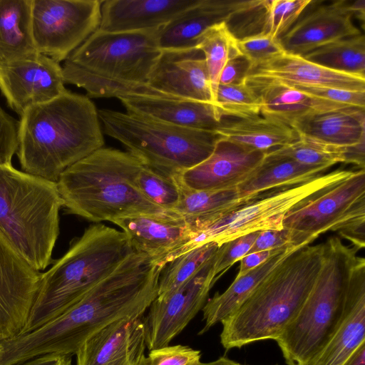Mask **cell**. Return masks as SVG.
Here are the masks:
<instances>
[{
    "label": "cell",
    "mask_w": 365,
    "mask_h": 365,
    "mask_svg": "<svg viewBox=\"0 0 365 365\" xmlns=\"http://www.w3.org/2000/svg\"><path fill=\"white\" fill-rule=\"evenodd\" d=\"M164 266L133 252L62 314L0 341V362L14 365L47 354H76L96 332L125 317H141L158 296Z\"/></svg>",
    "instance_id": "obj_1"
},
{
    "label": "cell",
    "mask_w": 365,
    "mask_h": 365,
    "mask_svg": "<svg viewBox=\"0 0 365 365\" xmlns=\"http://www.w3.org/2000/svg\"><path fill=\"white\" fill-rule=\"evenodd\" d=\"M103 145L95 104L68 91L20 116L16 154L24 172L56 182L66 168Z\"/></svg>",
    "instance_id": "obj_2"
},
{
    "label": "cell",
    "mask_w": 365,
    "mask_h": 365,
    "mask_svg": "<svg viewBox=\"0 0 365 365\" xmlns=\"http://www.w3.org/2000/svg\"><path fill=\"white\" fill-rule=\"evenodd\" d=\"M324 243L302 247L287 255L250 296L221 322L226 350L265 339L276 340L296 317L321 267Z\"/></svg>",
    "instance_id": "obj_3"
},
{
    "label": "cell",
    "mask_w": 365,
    "mask_h": 365,
    "mask_svg": "<svg viewBox=\"0 0 365 365\" xmlns=\"http://www.w3.org/2000/svg\"><path fill=\"white\" fill-rule=\"evenodd\" d=\"M143 163L131 153L101 148L66 168L56 182L68 212L95 223L168 212L138 189Z\"/></svg>",
    "instance_id": "obj_4"
},
{
    "label": "cell",
    "mask_w": 365,
    "mask_h": 365,
    "mask_svg": "<svg viewBox=\"0 0 365 365\" xmlns=\"http://www.w3.org/2000/svg\"><path fill=\"white\" fill-rule=\"evenodd\" d=\"M161 53L158 29H98L64 61L63 80L83 88L88 97H140Z\"/></svg>",
    "instance_id": "obj_5"
},
{
    "label": "cell",
    "mask_w": 365,
    "mask_h": 365,
    "mask_svg": "<svg viewBox=\"0 0 365 365\" xmlns=\"http://www.w3.org/2000/svg\"><path fill=\"white\" fill-rule=\"evenodd\" d=\"M133 252L123 231L101 223L89 226L63 256L41 274L37 294L20 334L62 314Z\"/></svg>",
    "instance_id": "obj_6"
},
{
    "label": "cell",
    "mask_w": 365,
    "mask_h": 365,
    "mask_svg": "<svg viewBox=\"0 0 365 365\" xmlns=\"http://www.w3.org/2000/svg\"><path fill=\"white\" fill-rule=\"evenodd\" d=\"M57 183L0 163V235L35 269H45L59 235Z\"/></svg>",
    "instance_id": "obj_7"
},
{
    "label": "cell",
    "mask_w": 365,
    "mask_h": 365,
    "mask_svg": "<svg viewBox=\"0 0 365 365\" xmlns=\"http://www.w3.org/2000/svg\"><path fill=\"white\" fill-rule=\"evenodd\" d=\"M324 243L320 269L296 317L275 340L287 365H304L326 346L341 322L352 268L360 250L336 236Z\"/></svg>",
    "instance_id": "obj_8"
},
{
    "label": "cell",
    "mask_w": 365,
    "mask_h": 365,
    "mask_svg": "<svg viewBox=\"0 0 365 365\" xmlns=\"http://www.w3.org/2000/svg\"><path fill=\"white\" fill-rule=\"evenodd\" d=\"M104 133L118 140L144 165L175 177L206 160L222 138L110 109L98 110Z\"/></svg>",
    "instance_id": "obj_9"
},
{
    "label": "cell",
    "mask_w": 365,
    "mask_h": 365,
    "mask_svg": "<svg viewBox=\"0 0 365 365\" xmlns=\"http://www.w3.org/2000/svg\"><path fill=\"white\" fill-rule=\"evenodd\" d=\"M353 172L339 169L303 183L272 189L242 200L235 207L197 230L192 240L178 249L170 260L209 242H215L220 246L252 232L282 230L284 215L295 205L346 178Z\"/></svg>",
    "instance_id": "obj_10"
},
{
    "label": "cell",
    "mask_w": 365,
    "mask_h": 365,
    "mask_svg": "<svg viewBox=\"0 0 365 365\" xmlns=\"http://www.w3.org/2000/svg\"><path fill=\"white\" fill-rule=\"evenodd\" d=\"M282 225L304 246L328 231L344 237L365 228L364 169L299 202L284 215Z\"/></svg>",
    "instance_id": "obj_11"
},
{
    "label": "cell",
    "mask_w": 365,
    "mask_h": 365,
    "mask_svg": "<svg viewBox=\"0 0 365 365\" xmlns=\"http://www.w3.org/2000/svg\"><path fill=\"white\" fill-rule=\"evenodd\" d=\"M100 0H31L32 36L36 51L60 63L96 31Z\"/></svg>",
    "instance_id": "obj_12"
},
{
    "label": "cell",
    "mask_w": 365,
    "mask_h": 365,
    "mask_svg": "<svg viewBox=\"0 0 365 365\" xmlns=\"http://www.w3.org/2000/svg\"><path fill=\"white\" fill-rule=\"evenodd\" d=\"M215 255L183 284L153 301L144 317L146 347L150 351L168 346L202 309L215 283L212 274Z\"/></svg>",
    "instance_id": "obj_13"
},
{
    "label": "cell",
    "mask_w": 365,
    "mask_h": 365,
    "mask_svg": "<svg viewBox=\"0 0 365 365\" xmlns=\"http://www.w3.org/2000/svg\"><path fill=\"white\" fill-rule=\"evenodd\" d=\"M64 84L60 63L39 53L0 65V91L19 116L66 93Z\"/></svg>",
    "instance_id": "obj_14"
},
{
    "label": "cell",
    "mask_w": 365,
    "mask_h": 365,
    "mask_svg": "<svg viewBox=\"0 0 365 365\" xmlns=\"http://www.w3.org/2000/svg\"><path fill=\"white\" fill-rule=\"evenodd\" d=\"M146 86L147 98L190 100L215 105L205 56L197 48L162 51Z\"/></svg>",
    "instance_id": "obj_15"
},
{
    "label": "cell",
    "mask_w": 365,
    "mask_h": 365,
    "mask_svg": "<svg viewBox=\"0 0 365 365\" xmlns=\"http://www.w3.org/2000/svg\"><path fill=\"white\" fill-rule=\"evenodd\" d=\"M41 274L0 235V340L22 331L37 294Z\"/></svg>",
    "instance_id": "obj_16"
},
{
    "label": "cell",
    "mask_w": 365,
    "mask_h": 365,
    "mask_svg": "<svg viewBox=\"0 0 365 365\" xmlns=\"http://www.w3.org/2000/svg\"><path fill=\"white\" fill-rule=\"evenodd\" d=\"M265 155L264 151L221 138L206 160L175 178L181 187L190 190L237 189L258 168Z\"/></svg>",
    "instance_id": "obj_17"
},
{
    "label": "cell",
    "mask_w": 365,
    "mask_h": 365,
    "mask_svg": "<svg viewBox=\"0 0 365 365\" xmlns=\"http://www.w3.org/2000/svg\"><path fill=\"white\" fill-rule=\"evenodd\" d=\"M349 1H311L279 41L285 53L304 56L329 43L361 34L354 24Z\"/></svg>",
    "instance_id": "obj_18"
},
{
    "label": "cell",
    "mask_w": 365,
    "mask_h": 365,
    "mask_svg": "<svg viewBox=\"0 0 365 365\" xmlns=\"http://www.w3.org/2000/svg\"><path fill=\"white\" fill-rule=\"evenodd\" d=\"M144 317H125L88 338L76 353V365H143Z\"/></svg>",
    "instance_id": "obj_19"
},
{
    "label": "cell",
    "mask_w": 365,
    "mask_h": 365,
    "mask_svg": "<svg viewBox=\"0 0 365 365\" xmlns=\"http://www.w3.org/2000/svg\"><path fill=\"white\" fill-rule=\"evenodd\" d=\"M130 240L134 250L163 265L192 237L190 224L176 213L135 215L114 220Z\"/></svg>",
    "instance_id": "obj_20"
},
{
    "label": "cell",
    "mask_w": 365,
    "mask_h": 365,
    "mask_svg": "<svg viewBox=\"0 0 365 365\" xmlns=\"http://www.w3.org/2000/svg\"><path fill=\"white\" fill-rule=\"evenodd\" d=\"M363 342H365V259L357 256L339 325L320 352L304 365H341Z\"/></svg>",
    "instance_id": "obj_21"
},
{
    "label": "cell",
    "mask_w": 365,
    "mask_h": 365,
    "mask_svg": "<svg viewBox=\"0 0 365 365\" xmlns=\"http://www.w3.org/2000/svg\"><path fill=\"white\" fill-rule=\"evenodd\" d=\"M199 0H107L98 30L119 33L159 29Z\"/></svg>",
    "instance_id": "obj_22"
},
{
    "label": "cell",
    "mask_w": 365,
    "mask_h": 365,
    "mask_svg": "<svg viewBox=\"0 0 365 365\" xmlns=\"http://www.w3.org/2000/svg\"><path fill=\"white\" fill-rule=\"evenodd\" d=\"M249 75L293 86H326L365 91V77L334 71L302 56L285 52L252 67Z\"/></svg>",
    "instance_id": "obj_23"
},
{
    "label": "cell",
    "mask_w": 365,
    "mask_h": 365,
    "mask_svg": "<svg viewBox=\"0 0 365 365\" xmlns=\"http://www.w3.org/2000/svg\"><path fill=\"white\" fill-rule=\"evenodd\" d=\"M245 84L260 103L261 115L291 126L306 115L344 108L351 106L322 99L274 80L247 76Z\"/></svg>",
    "instance_id": "obj_24"
},
{
    "label": "cell",
    "mask_w": 365,
    "mask_h": 365,
    "mask_svg": "<svg viewBox=\"0 0 365 365\" xmlns=\"http://www.w3.org/2000/svg\"><path fill=\"white\" fill-rule=\"evenodd\" d=\"M118 99L128 113L184 128L216 132L223 118L217 106L210 103L145 97Z\"/></svg>",
    "instance_id": "obj_25"
},
{
    "label": "cell",
    "mask_w": 365,
    "mask_h": 365,
    "mask_svg": "<svg viewBox=\"0 0 365 365\" xmlns=\"http://www.w3.org/2000/svg\"><path fill=\"white\" fill-rule=\"evenodd\" d=\"M240 1L199 0L175 19L158 29V43L163 50L196 48L200 37L212 26L225 22Z\"/></svg>",
    "instance_id": "obj_26"
},
{
    "label": "cell",
    "mask_w": 365,
    "mask_h": 365,
    "mask_svg": "<svg viewBox=\"0 0 365 365\" xmlns=\"http://www.w3.org/2000/svg\"><path fill=\"white\" fill-rule=\"evenodd\" d=\"M364 108L349 106L312 113L297 119L291 126L299 135L334 146H349L365 138Z\"/></svg>",
    "instance_id": "obj_27"
},
{
    "label": "cell",
    "mask_w": 365,
    "mask_h": 365,
    "mask_svg": "<svg viewBox=\"0 0 365 365\" xmlns=\"http://www.w3.org/2000/svg\"><path fill=\"white\" fill-rule=\"evenodd\" d=\"M216 132L223 138L266 153L299 139L289 125L261 114L244 118L223 116Z\"/></svg>",
    "instance_id": "obj_28"
},
{
    "label": "cell",
    "mask_w": 365,
    "mask_h": 365,
    "mask_svg": "<svg viewBox=\"0 0 365 365\" xmlns=\"http://www.w3.org/2000/svg\"><path fill=\"white\" fill-rule=\"evenodd\" d=\"M329 168L266 153L261 165L237 187V190L240 199L245 200L272 189L305 182Z\"/></svg>",
    "instance_id": "obj_29"
},
{
    "label": "cell",
    "mask_w": 365,
    "mask_h": 365,
    "mask_svg": "<svg viewBox=\"0 0 365 365\" xmlns=\"http://www.w3.org/2000/svg\"><path fill=\"white\" fill-rule=\"evenodd\" d=\"M300 247H289L283 250L245 274L236 277L222 293H216L205 303L202 309L205 326L199 334L207 331L217 323H221L236 311L275 266Z\"/></svg>",
    "instance_id": "obj_30"
},
{
    "label": "cell",
    "mask_w": 365,
    "mask_h": 365,
    "mask_svg": "<svg viewBox=\"0 0 365 365\" xmlns=\"http://www.w3.org/2000/svg\"><path fill=\"white\" fill-rule=\"evenodd\" d=\"M38 53L31 29V0H0V65Z\"/></svg>",
    "instance_id": "obj_31"
},
{
    "label": "cell",
    "mask_w": 365,
    "mask_h": 365,
    "mask_svg": "<svg viewBox=\"0 0 365 365\" xmlns=\"http://www.w3.org/2000/svg\"><path fill=\"white\" fill-rule=\"evenodd\" d=\"M179 187L180 197L173 212L185 218L190 224L192 235L197 230L242 202L237 189L197 191L185 189L180 185Z\"/></svg>",
    "instance_id": "obj_32"
},
{
    "label": "cell",
    "mask_w": 365,
    "mask_h": 365,
    "mask_svg": "<svg viewBox=\"0 0 365 365\" xmlns=\"http://www.w3.org/2000/svg\"><path fill=\"white\" fill-rule=\"evenodd\" d=\"M302 56L334 71L365 77V38L361 34L329 43Z\"/></svg>",
    "instance_id": "obj_33"
},
{
    "label": "cell",
    "mask_w": 365,
    "mask_h": 365,
    "mask_svg": "<svg viewBox=\"0 0 365 365\" xmlns=\"http://www.w3.org/2000/svg\"><path fill=\"white\" fill-rule=\"evenodd\" d=\"M196 48L201 50L205 56L215 103L222 70L230 58L242 54L238 50L237 40L229 31L225 22L207 29L200 37Z\"/></svg>",
    "instance_id": "obj_34"
},
{
    "label": "cell",
    "mask_w": 365,
    "mask_h": 365,
    "mask_svg": "<svg viewBox=\"0 0 365 365\" xmlns=\"http://www.w3.org/2000/svg\"><path fill=\"white\" fill-rule=\"evenodd\" d=\"M219 246L209 242L180 255L161 271L158 296L167 294L192 278L215 255Z\"/></svg>",
    "instance_id": "obj_35"
},
{
    "label": "cell",
    "mask_w": 365,
    "mask_h": 365,
    "mask_svg": "<svg viewBox=\"0 0 365 365\" xmlns=\"http://www.w3.org/2000/svg\"><path fill=\"white\" fill-rule=\"evenodd\" d=\"M344 147L328 145L299 135L297 140L267 153L290 158L306 165L330 168L336 163H344Z\"/></svg>",
    "instance_id": "obj_36"
},
{
    "label": "cell",
    "mask_w": 365,
    "mask_h": 365,
    "mask_svg": "<svg viewBox=\"0 0 365 365\" xmlns=\"http://www.w3.org/2000/svg\"><path fill=\"white\" fill-rule=\"evenodd\" d=\"M270 0L241 1L225 24L233 37L245 38L268 34V9Z\"/></svg>",
    "instance_id": "obj_37"
},
{
    "label": "cell",
    "mask_w": 365,
    "mask_h": 365,
    "mask_svg": "<svg viewBox=\"0 0 365 365\" xmlns=\"http://www.w3.org/2000/svg\"><path fill=\"white\" fill-rule=\"evenodd\" d=\"M135 183L147 199L164 210L173 212L180 197V187L175 177L165 175L143 165Z\"/></svg>",
    "instance_id": "obj_38"
},
{
    "label": "cell",
    "mask_w": 365,
    "mask_h": 365,
    "mask_svg": "<svg viewBox=\"0 0 365 365\" xmlns=\"http://www.w3.org/2000/svg\"><path fill=\"white\" fill-rule=\"evenodd\" d=\"M215 105L223 116L237 118H248L260 113V103L245 84H219Z\"/></svg>",
    "instance_id": "obj_39"
},
{
    "label": "cell",
    "mask_w": 365,
    "mask_h": 365,
    "mask_svg": "<svg viewBox=\"0 0 365 365\" xmlns=\"http://www.w3.org/2000/svg\"><path fill=\"white\" fill-rule=\"evenodd\" d=\"M312 0H270L268 34L279 38L296 22Z\"/></svg>",
    "instance_id": "obj_40"
},
{
    "label": "cell",
    "mask_w": 365,
    "mask_h": 365,
    "mask_svg": "<svg viewBox=\"0 0 365 365\" xmlns=\"http://www.w3.org/2000/svg\"><path fill=\"white\" fill-rule=\"evenodd\" d=\"M260 232H252L219 246L213 263L212 274L215 282L235 262L247 255Z\"/></svg>",
    "instance_id": "obj_41"
},
{
    "label": "cell",
    "mask_w": 365,
    "mask_h": 365,
    "mask_svg": "<svg viewBox=\"0 0 365 365\" xmlns=\"http://www.w3.org/2000/svg\"><path fill=\"white\" fill-rule=\"evenodd\" d=\"M237 46L240 53L251 63V68L284 52L279 38L269 34L237 40Z\"/></svg>",
    "instance_id": "obj_42"
},
{
    "label": "cell",
    "mask_w": 365,
    "mask_h": 365,
    "mask_svg": "<svg viewBox=\"0 0 365 365\" xmlns=\"http://www.w3.org/2000/svg\"><path fill=\"white\" fill-rule=\"evenodd\" d=\"M200 351L188 346L173 345L150 350L143 365H200Z\"/></svg>",
    "instance_id": "obj_43"
},
{
    "label": "cell",
    "mask_w": 365,
    "mask_h": 365,
    "mask_svg": "<svg viewBox=\"0 0 365 365\" xmlns=\"http://www.w3.org/2000/svg\"><path fill=\"white\" fill-rule=\"evenodd\" d=\"M19 120L0 106V163L12 164L19 143Z\"/></svg>",
    "instance_id": "obj_44"
},
{
    "label": "cell",
    "mask_w": 365,
    "mask_h": 365,
    "mask_svg": "<svg viewBox=\"0 0 365 365\" xmlns=\"http://www.w3.org/2000/svg\"><path fill=\"white\" fill-rule=\"evenodd\" d=\"M293 87L317 98L351 106L365 108V91H348L326 86Z\"/></svg>",
    "instance_id": "obj_45"
},
{
    "label": "cell",
    "mask_w": 365,
    "mask_h": 365,
    "mask_svg": "<svg viewBox=\"0 0 365 365\" xmlns=\"http://www.w3.org/2000/svg\"><path fill=\"white\" fill-rule=\"evenodd\" d=\"M290 246L304 247L299 245L292 232L285 228L279 230H265L260 232L247 254Z\"/></svg>",
    "instance_id": "obj_46"
},
{
    "label": "cell",
    "mask_w": 365,
    "mask_h": 365,
    "mask_svg": "<svg viewBox=\"0 0 365 365\" xmlns=\"http://www.w3.org/2000/svg\"><path fill=\"white\" fill-rule=\"evenodd\" d=\"M251 68V63L242 55L230 58L220 73L219 84L230 85L244 83Z\"/></svg>",
    "instance_id": "obj_47"
},
{
    "label": "cell",
    "mask_w": 365,
    "mask_h": 365,
    "mask_svg": "<svg viewBox=\"0 0 365 365\" xmlns=\"http://www.w3.org/2000/svg\"><path fill=\"white\" fill-rule=\"evenodd\" d=\"M287 247L272 250H263L246 255L240 260V264L239 267V272L236 277H240L245 274L250 270L253 269L254 268L258 267L261 264L266 262L272 256L275 255L276 254L280 252L281 251Z\"/></svg>",
    "instance_id": "obj_48"
},
{
    "label": "cell",
    "mask_w": 365,
    "mask_h": 365,
    "mask_svg": "<svg viewBox=\"0 0 365 365\" xmlns=\"http://www.w3.org/2000/svg\"><path fill=\"white\" fill-rule=\"evenodd\" d=\"M344 163H351L364 169L365 138L354 145L344 147Z\"/></svg>",
    "instance_id": "obj_49"
},
{
    "label": "cell",
    "mask_w": 365,
    "mask_h": 365,
    "mask_svg": "<svg viewBox=\"0 0 365 365\" xmlns=\"http://www.w3.org/2000/svg\"><path fill=\"white\" fill-rule=\"evenodd\" d=\"M14 365H73L71 355L47 354Z\"/></svg>",
    "instance_id": "obj_50"
},
{
    "label": "cell",
    "mask_w": 365,
    "mask_h": 365,
    "mask_svg": "<svg viewBox=\"0 0 365 365\" xmlns=\"http://www.w3.org/2000/svg\"><path fill=\"white\" fill-rule=\"evenodd\" d=\"M341 365H365V342H363Z\"/></svg>",
    "instance_id": "obj_51"
},
{
    "label": "cell",
    "mask_w": 365,
    "mask_h": 365,
    "mask_svg": "<svg viewBox=\"0 0 365 365\" xmlns=\"http://www.w3.org/2000/svg\"><path fill=\"white\" fill-rule=\"evenodd\" d=\"M348 7L352 16L357 17L359 21H361L364 27L365 19V1L356 0L354 1H349Z\"/></svg>",
    "instance_id": "obj_52"
},
{
    "label": "cell",
    "mask_w": 365,
    "mask_h": 365,
    "mask_svg": "<svg viewBox=\"0 0 365 365\" xmlns=\"http://www.w3.org/2000/svg\"><path fill=\"white\" fill-rule=\"evenodd\" d=\"M200 365H245L233 361L226 356H220L218 359L207 363L201 362Z\"/></svg>",
    "instance_id": "obj_53"
}]
</instances>
